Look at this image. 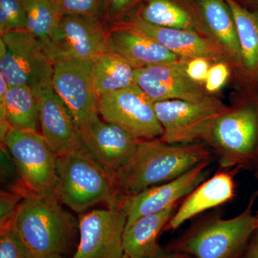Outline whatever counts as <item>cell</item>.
<instances>
[{
  "label": "cell",
  "instance_id": "obj_1",
  "mask_svg": "<svg viewBox=\"0 0 258 258\" xmlns=\"http://www.w3.org/2000/svg\"><path fill=\"white\" fill-rule=\"evenodd\" d=\"M212 160L201 144H171L160 138L141 140L128 162L113 176L120 195H135L169 182L195 166Z\"/></svg>",
  "mask_w": 258,
  "mask_h": 258
},
{
  "label": "cell",
  "instance_id": "obj_2",
  "mask_svg": "<svg viewBox=\"0 0 258 258\" xmlns=\"http://www.w3.org/2000/svg\"><path fill=\"white\" fill-rule=\"evenodd\" d=\"M19 189L23 199L10 227L33 258L66 257L76 243L79 222L57 198L36 195L23 185Z\"/></svg>",
  "mask_w": 258,
  "mask_h": 258
},
{
  "label": "cell",
  "instance_id": "obj_3",
  "mask_svg": "<svg viewBox=\"0 0 258 258\" xmlns=\"http://www.w3.org/2000/svg\"><path fill=\"white\" fill-rule=\"evenodd\" d=\"M257 198V193L252 194L243 211L232 218L214 213L197 220L164 249L194 258H242L257 230L253 214Z\"/></svg>",
  "mask_w": 258,
  "mask_h": 258
},
{
  "label": "cell",
  "instance_id": "obj_4",
  "mask_svg": "<svg viewBox=\"0 0 258 258\" xmlns=\"http://www.w3.org/2000/svg\"><path fill=\"white\" fill-rule=\"evenodd\" d=\"M55 195L80 214L99 204L113 206L121 196L113 176L83 145L59 157Z\"/></svg>",
  "mask_w": 258,
  "mask_h": 258
},
{
  "label": "cell",
  "instance_id": "obj_5",
  "mask_svg": "<svg viewBox=\"0 0 258 258\" xmlns=\"http://www.w3.org/2000/svg\"><path fill=\"white\" fill-rule=\"evenodd\" d=\"M205 142L220 169L258 170V108H230L220 116Z\"/></svg>",
  "mask_w": 258,
  "mask_h": 258
},
{
  "label": "cell",
  "instance_id": "obj_6",
  "mask_svg": "<svg viewBox=\"0 0 258 258\" xmlns=\"http://www.w3.org/2000/svg\"><path fill=\"white\" fill-rule=\"evenodd\" d=\"M1 141L13 157L23 186L40 196L57 198L59 156L42 133L10 127Z\"/></svg>",
  "mask_w": 258,
  "mask_h": 258
},
{
  "label": "cell",
  "instance_id": "obj_7",
  "mask_svg": "<svg viewBox=\"0 0 258 258\" xmlns=\"http://www.w3.org/2000/svg\"><path fill=\"white\" fill-rule=\"evenodd\" d=\"M162 127L161 139L171 144H196L206 140L218 118L230 108L209 96L200 101L168 100L154 103Z\"/></svg>",
  "mask_w": 258,
  "mask_h": 258
},
{
  "label": "cell",
  "instance_id": "obj_8",
  "mask_svg": "<svg viewBox=\"0 0 258 258\" xmlns=\"http://www.w3.org/2000/svg\"><path fill=\"white\" fill-rule=\"evenodd\" d=\"M0 51V74L10 86L36 91L52 84L53 64L41 42L27 30L2 36Z\"/></svg>",
  "mask_w": 258,
  "mask_h": 258
},
{
  "label": "cell",
  "instance_id": "obj_9",
  "mask_svg": "<svg viewBox=\"0 0 258 258\" xmlns=\"http://www.w3.org/2000/svg\"><path fill=\"white\" fill-rule=\"evenodd\" d=\"M126 222L120 200L113 206L80 214L79 242L71 258H123Z\"/></svg>",
  "mask_w": 258,
  "mask_h": 258
},
{
  "label": "cell",
  "instance_id": "obj_10",
  "mask_svg": "<svg viewBox=\"0 0 258 258\" xmlns=\"http://www.w3.org/2000/svg\"><path fill=\"white\" fill-rule=\"evenodd\" d=\"M98 111L103 120L140 140L162 136L154 103L137 85L100 97Z\"/></svg>",
  "mask_w": 258,
  "mask_h": 258
},
{
  "label": "cell",
  "instance_id": "obj_11",
  "mask_svg": "<svg viewBox=\"0 0 258 258\" xmlns=\"http://www.w3.org/2000/svg\"><path fill=\"white\" fill-rule=\"evenodd\" d=\"M210 161H203L169 182L152 186L135 195H121L120 202L127 217L126 225L137 219L179 206V203L206 179Z\"/></svg>",
  "mask_w": 258,
  "mask_h": 258
},
{
  "label": "cell",
  "instance_id": "obj_12",
  "mask_svg": "<svg viewBox=\"0 0 258 258\" xmlns=\"http://www.w3.org/2000/svg\"><path fill=\"white\" fill-rule=\"evenodd\" d=\"M90 69L91 64L71 57H58L53 62L52 88L79 126L98 113V98L93 91Z\"/></svg>",
  "mask_w": 258,
  "mask_h": 258
},
{
  "label": "cell",
  "instance_id": "obj_13",
  "mask_svg": "<svg viewBox=\"0 0 258 258\" xmlns=\"http://www.w3.org/2000/svg\"><path fill=\"white\" fill-rule=\"evenodd\" d=\"M83 145L112 175L124 166L140 139L95 115L79 126Z\"/></svg>",
  "mask_w": 258,
  "mask_h": 258
},
{
  "label": "cell",
  "instance_id": "obj_14",
  "mask_svg": "<svg viewBox=\"0 0 258 258\" xmlns=\"http://www.w3.org/2000/svg\"><path fill=\"white\" fill-rule=\"evenodd\" d=\"M114 52L110 35L101 23L73 15H63L56 40L52 62L67 57L91 64L96 57Z\"/></svg>",
  "mask_w": 258,
  "mask_h": 258
},
{
  "label": "cell",
  "instance_id": "obj_15",
  "mask_svg": "<svg viewBox=\"0 0 258 258\" xmlns=\"http://www.w3.org/2000/svg\"><path fill=\"white\" fill-rule=\"evenodd\" d=\"M111 27L124 28L142 34L157 42L181 59L222 60L227 52L215 41L200 36L196 31L164 28L147 23L138 15L113 24Z\"/></svg>",
  "mask_w": 258,
  "mask_h": 258
},
{
  "label": "cell",
  "instance_id": "obj_16",
  "mask_svg": "<svg viewBox=\"0 0 258 258\" xmlns=\"http://www.w3.org/2000/svg\"><path fill=\"white\" fill-rule=\"evenodd\" d=\"M135 83L153 103L168 100L200 101L210 96L186 74L182 59L135 70Z\"/></svg>",
  "mask_w": 258,
  "mask_h": 258
},
{
  "label": "cell",
  "instance_id": "obj_17",
  "mask_svg": "<svg viewBox=\"0 0 258 258\" xmlns=\"http://www.w3.org/2000/svg\"><path fill=\"white\" fill-rule=\"evenodd\" d=\"M34 92L39 102L41 133L59 157L81 147L83 143L79 125L52 84Z\"/></svg>",
  "mask_w": 258,
  "mask_h": 258
},
{
  "label": "cell",
  "instance_id": "obj_18",
  "mask_svg": "<svg viewBox=\"0 0 258 258\" xmlns=\"http://www.w3.org/2000/svg\"><path fill=\"white\" fill-rule=\"evenodd\" d=\"M239 169H222L203 181L181 201L166 225L174 231L200 214L230 203L236 196L235 176Z\"/></svg>",
  "mask_w": 258,
  "mask_h": 258
},
{
  "label": "cell",
  "instance_id": "obj_19",
  "mask_svg": "<svg viewBox=\"0 0 258 258\" xmlns=\"http://www.w3.org/2000/svg\"><path fill=\"white\" fill-rule=\"evenodd\" d=\"M109 30L113 51L135 70L181 60L175 54L142 34L116 27H111Z\"/></svg>",
  "mask_w": 258,
  "mask_h": 258
},
{
  "label": "cell",
  "instance_id": "obj_20",
  "mask_svg": "<svg viewBox=\"0 0 258 258\" xmlns=\"http://www.w3.org/2000/svg\"><path fill=\"white\" fill-rule=\"evenodd\" d=\"M178 206L137 219L125 225L123 247L129 258H152L163 250L159 237L175 213Z\"/></svg>",
  "mask_w": 258,
  "mask_h": 258
},
{
  "label": "cell",
  "instance_id": "obj_21",
  "mask_svg": "<svg viewBox=\"0 0 258 258\" xmlns=\"http://www.w3.org/2000/svg\"><path fill=\"white\" fill-rule=\"evenodd\" d=\"M90 69L93 91L98 98L136 85L135 69L115 52L98 56Z\"/></svg>",
  "mask_w": 258,
  "mask_h": 258
},
{
  "label": "cell",
  "instance_id": "obj_22",
  "mask_svg": "<svg viewBox=\"0 0 258 258\" xmlns=\"http://www.w3.org/2000/svg\"><path fill=\"white\" fill-rule=\"evenodd\" d=\"M205 23L227 55L242 66V55L233 15L225 0H198Z\"/></svg>",
  "mask_w": 258,
  "mask_h": 258
},
{
  "label": "cell",
  "instance_id": "obj_23",
  "mask_svg": "<svg viewBox=\"0 0 258 258\" xmlns=\"http://www.w3.org/2000/svg\"><path fill=\"white\" fill-rule=\"evenodd\" d=\"M23 2L27 13V31L41 42L52 61L63 15L55 0Z\"/></svg>",
  "mask_w": 258,
  "mask_h": 258
},
{
  "label": "cell",
  "instance_id": "obj_24",
  "mask_svg": "<svg viewBox=\"0 0 258 258\" xmlns=\"http://www.w3.org/2000/svg\"><path fill=\"white\" fill-rule=\"evenodd\" d=\"M0 120L10 128L37 130L40 125L39 102L28 86H10L4 100L0 101Z\"/></svg>",
  "mask_w": 258,
  "mask_h": 258
},
{
  "label": "cell",
  "instance_id": "obj_25",
  "mask_svg": "<svg viewBox=\"0 0 258 258\" xmlns=\"http://www.w3.org/2000/svg\"><path fill=\"white\" fill-rule=\"evenodd\" d=\"M235 20L242 66L249 72L258 71V13L249 11L235 0H225Z\"/></svg>",
  "mask_w": 258,
  "mask_h": 258
},
{
  "label": "cell",
  "instance_id": "obj_26",
  "mask_svg": "<svg viewBox=\"0 0 258 258\" xmlns=\"http://www.w3.org/2000/svg\"><path fill=\"white\" fill-rule=\"evenodd\" d=\"M138 15L147 23L157 26L196 31L191 15L171 0H149Z\"/></svg>",
  "mask_w": 258,
  "mask_h": 258
},
{
  "label": "cell",
  "instance_id": "obj_27",
  "mask_svg": "<svg viewBox=\"0 0 258 258\" xmlns=\"http://www.w3.org/2000/svg\"><path fill=\"white\" fill-rule=\"evenodd\" d=\"M27 30V13L23 0H0V35Z\"/></svg>",
  "mask_w": 258,
  "mask_h": 258
},
{
  "label": "cell",
  "instance_id": "obj_28",
  "mask_svg": "<svg viewBox=\"0 0 258 258\" xmlns=\"http://www.w3.org/2000/svg\"><path fill=\"white\" fill-rule=\"evenodd\" d=\"M63 15H73L101 23L105 0H55Z\"/></svg>",
  "mask_w": 258,
  "mask_h": 258
},
{
  "label": "cell",
  "instance_id": "obj_29",
  "mask_svg": "<svg viewBox=\"0 0 258 258\" xmlns=\"http://www.w3.org/2000/svg\"><path fill=\"white\" fill-rule=\"evenodd\" d=\"M0 258H33L11 227L0 228Z\"/></svg>",
  "mask_w": 258,
  "mask_h": 258
},
{
  "label": "cell",
  "instance_id": "obj_30",
  "mask_svg": "<svg viewBox=\"0 0 258 258\" xmlns=\"http://www.w3.org/2000/svg\"><path fill=\"white\" fill-rule=\"evenodd\" d=\"M23 199V193L20 189L13 192L2 191L0 196V228L10 227L19 205Z\"/></svg>",
  "mask_w": 258,
  "mask_h": 258
},
{
  "label": "cell",
  "instance_id": "obj_31",
  "mask_svg": "<svg viewBox=\"0 0 258 258\" xmlns=\"http://www.w3.org/2000/svg\"><path fill=\"white\" fill-rule=\"evenodd\" d=\"M230 70L223 62H217L212 66L205 80V90L208 93L218 91L228 80Z\"/></svg>",
  "mask_w": 258,
  "mask_h": 258
},
{
  "label": "cell",
  "instance_id": "obj_32",
  "mask_svg": "<svg viewBox=\"0 0 258 258\" xmlns=\"http://www.w3.org/2000/svg\"><path fill=\"white\" fill-rule=\"evenodd\" d=\"M212 60L208 59L198 58L182 59L183 66L186 74L195 82H205L210 71Z\"/></svg>",
  "mask_w": 258,
  "mask_h": 258
},
{
  "label": "cell",
  "instance_id": "obj_33",
  "mask_svg": "<svg viewBox=\"0 0 258 258\" xmlns=\"http://www.w3.org/2000/svg\"><path fill=\"white\" fill-rule=\"evenodd\" d=\"M136 0H105L103 16L112 25L121 21Z\"/></svg>",
  "mask_w": 258,
  "mask_h": 258
},
{
  "label": "cell",
  "instance_id": "obj_34",
  "mask_svg": "<svg viewBox=\"0 0 258 258\" xmlns=\"http://www.w3.org/2000/svg\"><path fill=\"white\" fill-rule=\"evenodd\" d=\"M242 258H258V230L251 237L247 249Z\"/></svg>",
  "mask_w": 258,
  "mask_h": 258
},
{
  "label": "cell",
  "instance_id": "obj_35",
  "mask_svg": "<svg viewBox=\"0 0 258 258\" xmlns=\"http://www.w3.org/2000/svg\"><path fill=\"white\" fill-rule=\"evenodd\" d=\"M152 258H194L189 254L179 253V252H168L163 249L161 252Z\"/></svg>",
  "mask_w": 258,
  "mask_h": 258
},
{
  "label": "cell",
  "instance_id": "obj_36",
  "mask_svg": "<svg viewBox=\"0 0 258 258\" xmlns=\"http://www.w3.org/2000/svg\"><path fill=\"white\" fill-rule=\"evenodd\" d=\"M256 193H257V198H258V191H256ZM255 218H256V223H257V230H258V211L257 212V214H256V215H255Z\"/></svg>",
  "mask_w": 258,
  "mask_h": 258
},
{
  "label": "cell",
  "instance_id": "obj_37",
  "mask_svg": "<svg viewBox=\"0 0 258 258\" xmlns=\"http://www.w3.org/2000/svg\"><path fill=\"white\" fill-rule=\"evenodd\" d=\"M51 258H66V257H63V256H56V257H51Z\"/></svg>",
  "mask_w": 258,
  "mask_h": 258
},
{
  "label": "cell",
  "instance_id": "obj_38",
  "mask_svg": "<svg viewBox=\"0 0 258 258\" xmlns=\"http://www.w3.org/2000/svg\"><path fill=\"white\" fill-rule=\"evenodd\" d=\"M123 258H129V257H128V256L125 255V254H124V256H123Z\"/></svg>",
  "mask_w": 258,
  "mask_h": 258
},
{
  "label": "cell",
  "instance_id": "obj_39",
  "mask_svg": "<svg viewBox=\"0 0 258 258\" xmlns=\"http://www.w3.org/2000/svg\"><path fill=\"white\" fill-rule=\"evenodd\" d=\"M257 83H258V71H257Z\"/></svg>",
  "mask_w": 258,
  "mask_h": 258
},
{
  "label": "cell",
  "instance_id": "obj_40",
  "mask_svg": "<svg viewBox=\"0 0 258 258\" xmlns=\"http://www.w3.org/2000/svg\"><path fill=\"white\" fill-rule=\"evenodd\" d=\"M257 177H258V170L257 171Z\"/></svg>",
  "mask_w": 258,
  "mask_h": 258
}]
</instances>
